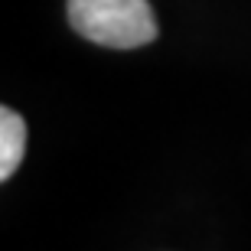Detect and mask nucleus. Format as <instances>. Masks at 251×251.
<instances>
[{
	"mask_svg": "<svg viewBox=\"0 0 251 251\" xmlns=\"http://www.w3.org/2000/svg\"><path fill=\"white\" fill-rule=\"evenodd\" d=\"M69 23L78 36L108 49H137L157 39L147 0H69Z\"/></svg>",
	"mask_w": 251,
	"mask_h": 251,
	"instance_id": "nucleus-1",
	"label": "nucleus"
},
{
	"mask_svg": "<svg viewBox=\"0 0 251 251\" xmlns=\"http://www.w3.org/2000/svg\"><path fill=\"white\" fill-rule=\"evenodd\" d=\"M26 153V124L13 108L0 111V179L17 173L20 160Z\"/></svg>",
	"mask_w": 251,
	"mask_h": 251,
	"instance_id": "nucleus-2",
	"label": "nucleus"
}]
</instances>
